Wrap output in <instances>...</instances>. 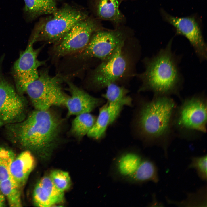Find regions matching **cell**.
Instances as JSON below:
<instances>
[{
  "label": "cell",
  "mask_w": 207,
  "mask_h": 207,
  "mask_svg": "<svg viewBox=\"0 0 207 207\" xmlns=\"http://www.w3.org/2000/svg\"><path fill=\"white\" fill-rule=\"evenodd\" d=\"M207 157L206 155L192 157L191 162L187 168L195 169L198 177L204 181L207 180Z\"/></svg>",
  "instance_id": "4316f807"
},
{
  "label": "cell",
  "mask_w": 207,
  "mask_h": 207,
  "mask_svg": "<svg viewBox=\"0 0 207 207\" xmlns=\"http://www.w3.org/2000/svg\"><path fill=\"white\" fill-rule=\"evenodd\" d=\"M76 116L72 122L71 132L76 137L81 138L87 134L93 126L96 119L90 113Z\"/></svg>",
  "instance_id": "7402d4cb"
},
{
  "label": "cell",
  "mask_w": 207,
  "mask_h": 207,
  "mask_svg": "<svg viewBox=\"0 0 207 207\" xmlns=\"http://www.w3.org/2000/svg\"><path fill=\"white\" fill-rule=\"evenodd\" d=\"M116 118L107 103L100 109L98 116L87 135L94 139H99L104 134L107 126L113 122Z\"/></svg>",
  "instance_id": "d6986e66"
},
{
  "label": "cell",
  "mask_w": 207,
  "mask_h": 207,
  "mask_svg": "<svg viewBox=\"0 0 207 207\" xmlns=\"http://www.w3.org/2000/svg\"><path fill=\"white\" fill-rule=\"evenodd\" d=\"M207 103L206 96L204 92L186 98L177 105L173 122L175 136L192 140L206 133Z\"/></svg>",
  "instance_id": "277c9868"
},
{
  "label": "cell",
  "mask_w": 207,
  "mask_h": 207,
  "mask_svg": "<svg viewBox=\"0 0 207 207\" xmlns=\"http://www.w3.org/2000/svg\"><path fill=\"white\" fill-rule=\"evenodd\" d=\"M33 197L35 206L48 207L62 202L64 194L55 187L49 176H45L35 186Z\"/></svg>",
  "instance_id": "9a60e30c"
},
{
  "label": "cell",
  "mask_w": 207,
  "mask_h": 207,
  "mask_svg": "<svg viewBox=\"0 0 207 207\" xmlns=\"http://www.w3.org/2000/svg\"><path fill=\"white\" fill-rule=\"evenodd\" d=\"M36 41L31 38L26 49L21 53L14 66V74L16 89L22 95L27 86L36 79L39 73L38 68L44 65L45 62L37 59L41 48L35 49L34 43Z\"/></svg>",
  "instance_id": "30bf717a"
},
{
  "label": "cell",
  "mask_w": 207,
  "mask_h": 207,
  "mask_svg": "<svg viewBox=\"0 0 207 207\" xmlns=\"http://www.w3.org/2000/svg\"><path fill=\"white\" fill-rule=\"evenodd\" d=\"M67 83L71 95L68 97L64 106L67 108L68 116L90 113L102 103L101 99L91 96L71 82Z\"/></svg>",
  "instance_id": "5bb4252c"
},
{
  "label": "cell",
  "mask_w": 207,
  "mask_h": 207,
  "mask_svg": "<svg viewBox=\"0 0 207 207\" xmlns=\"http://www.w3.org/2000/svg\"><path fill=\"white\" fill-rule=\"evenodd\" d=\"M5 197L0 189V207L5 206Z\"/></svg>",
  "instance_id": "83f0119b"
},
{
  "label": "cell",
  "mask_w": 207,
  "mask_h": 207,
  "mask_svg": "<svg viewBox=\"0 0 207 207\" xmlns=\"http://www.w3.org/2000/svg\"><path fill=\"white\" fill-rule=\"evenodd\" d=\"M177 106L171 96L154 95L143 104L139 113L138 125L142 136L150 145L162 148L166 157L175 136L173 122Z\"/></svg>",
  "instance_id": "3957f363"
},
{
  "label": "cell",
  "mask_w": 207,
  "mask_h": 207,
  "mask_svg": "<svg viewBox=\"0 0 207 207\" xmlns=\"http://www.w3.org/2000/svg\"><path fill=\"white\" fill-rule=\"evenodd\" d=\"M125 35L118 30H98L91 36L87 45L80 53V57L97 58L103 60L119 47L124 46Z\"/></svg>",
  "instance_id": "8fae6325"
},
{
  "label": "cell",
  "mask_w": 207,
  "mask_h": 207,
  "mask_svg": "<svg viewBox=\"0 0 207 207\" xmlns=\"http://www.w3.org/2000/svg\"><path fill=\"white\" fill-rule=\"evenodd\" d=\"M95 6L97 15L99 18L116 24L121 22L123 19L117 0H96Z\"/></svg>",
  "instance_id": "ac0fdd59"
},
{
  "label": "cell",
  "mask_w": 207,
  "mask_h": 207,
  "mask_svg": "<svg viewBox=\"0 0 207 207\" xmlns=\"http://www.w3.org/2000/svg\"><path fill=\"white\" fill-rule=\"evenodd\" d=\"M49 177L55 187L61 192H64L71 186V179L67 172L55 170L51 172Z\"/></svg>",
  "instance_id": "484cf974"
},
{
  "label": "cell",
  "mask_w": 207,
  "mask_h": 207,
  "mask_svg": "<svg viewBox=\"0 0 207 207\" xmlns=\"http://www.w3.org/2000/svg\"><path fill=\"white\" fill-rule=\"evenodd\" d=\"M123 46L118 47L110 57L102 60L94 70L91 80L95 85L100 87H106L124 76L127 64L122 52Z\"/></svg>",
  "instance_id": "7c38bea8"
},
{
  "label": "cell",
  "mask_w": 207,
  "mask_h": 207,
  "mask_svg": "<svg viewBox=\"0 0 207 207\" xmlns=\"http://www.w3.org/2000/svg\"><path fill=\"white\" fill-rule=\"evenodd\" d=\"M161 12L164 20L175 28L176 34L183 36L188 40L200 61L206 60L207 44L195 18L193 16L174 17L162 9Z\"/></svg>",
  "instance_id": "9c48e42d"
},
{
  "label": "cell",
  "mask_w": 207,
  "mask_h": 207,
  "mask_svg": "<svg viewBox=\"0 0 207 207\" xmlns=\"http://www.w3.org/2000/svg\"><path fill=\"white\" fill-rule=\"evenodd\" d=\"M27 107L25 98L0 75V127L23 120Z\"/></svg>",
  "instance_id": "ba28073f"
},
{
  "label": "cell",
  "mask_w": 207,
  "mask_h": 207,
  "mask_svg": "<svg viewBox=\"0 0 207 207\" xmlns=\"http://www.w3.org/2000/svg\"><path fill=\"white\" fill-rule=\"evenodd\" d=\"M144 157L139 152L128 150L116 156L111 168V175L115 180L130 183Z\"/></svg>",
  "instance_id": "4fadbf2b"
},
{
  "label": "cell",
  "mask_w": 207,
  "mask_h": 207,
  "mask_svg": "<svg viewBox=\"0 0 207 207\" xmlns=\"http://www.w3.org/2000/svg\"><path fill=\"white\" fill-rule=\"evenodd\" d=\"M206 187H204L196 192L188 193L187 197L181 201H175L167 200L168 202L179 206H207Z\"/></svg>",
  "instance_id": "603a6c76"
},
{
  "label": "cell",
  "mask_w": 207,
  "mask_h": 207,
  "mask_svg": "<svg viewBox=\"0 0 207 207\" xmlns=\"http://www.w3.org/2000/svg\"><path fill=\"white\" fill-rule=\"evenodd\" d=\"M23 12L26 20L30 22L41 16L49 15L57 9L56 0H24Z\"/></svg>",
  "instance_id": "e0dca14e"
},
{
  "label": "cell",
  "mask_w": 207,
  "mask_h": 207,
  "mask_svg": "<svg viewBox=\"0 0 207 207\" xmlns=\"http://www.w3.org/2000/svg\"><path fill=\"white\" fill-rule=\"evenodd\" d=\"M173 39L156 55L145 59V70L139 76L141 90L152 92L155 96L181 97L184 82L179 67L181 57L172 51Z\"/></svg>",
  "instance_id": "7a4b0ae2"
},
{
  "label": "cell",
  "mask_w": 207,
  "mask_h": 207,
  "mask_svg": "<svg viewBox=\"0 0 207 207\" xmlns=\"http://www.w3.org/2000/svg\"><path fill=\"white\" fill-rule=\"evenodd\" d=\"M40 21L32 37L37 41L54 44L77 22L88 17L83 10L66 5Z\"/></svg>",
  "instance_id": "5b68a950"
},
{
  "label": "cell",
  "mask_w": 207,
  "mask_h": 207,
  "mask_svg": "<svg viewBox=\"0 0 207 207\" xmlns=\"http://www.w3.org/2000/svg\"><path fill=\"white\" fill-rule=\"evenodd\" d=\"M0 189L10 206H22L20 188L11 177L0 182Z\"/></svg>",
  "instance_id": "44dd1931"
},
{
  "label": "cell",
  "mask_w": 207,
  "mask_h": 207,
  "mask_svg": "<svg viewBox=\"0 0 207 207\" xmlns=\"http://www.w3.org/2000/svg\"><path fill=\"white\" fill-rule=\"evenodd\" d=\"M35 161L31 152L26 150L16 157L11 166V177L21 188L34 169Z\"/></svg>",
  "instance_id": "2e32d148"
},
{
  "label": "cell",
  "mask_w": 207,
  "mask_h": 207,
  "mask_svg": "<svg viewBox=\"0 0 207 207\" xmlns=\"http://www.w3.org/2000/svg\"><path fill=\"white\" fill-rule=\"evenodd\" d=\"M15 157L11 150L0 147V182L11 177L10 167Z\"/></svg>",
  "instance_id": "cb8c5ba5"
},
{
  "label": "cell",
  "mask_w": 207,
  "mask_h": 207,
  "mask_svg": "<svg viewBox=\"0 0 207 207\" xmlns=\"http://www.w3.org/2000/svg\"><path fill=\"white\" fill-rule=\"evenodd\" d=\"M106 93L103 96L108 103H115L122 101H131V99L126 96V89L115 84L114 83L109 84L107 87Z\"/></svg>",
  "instance_id": "d4e9b609"
},
{
  "label": "cell",
  "mask_w": 207,
  "mask_h": 207,
  "mask_svg": "<svg viewBox=\"0 0 207 207\" xmlns=\"http://www.w3.org/2000/svg\"><path fill=\"white\" fill-rule=\"evenodd\" d=\"M94 19L87 18L76 24L58 42L53 52L58 57L79 54L85 48L92 34L99 29Z\"/></svg>",
  "instance_id": "52a82bcc"
},
{
  "label": "cell",
  "mask_w": 207,
  "mask_h": 207,
  "mask_svg": "<svg viewBox=\"0 0 207 207\" xmlns=\"http://www.w3.org/2000/svg\"><path fill=\"white\" fill-rule=\"evenodd\" d=\"M150 181H158L157 168L153 161L144 158L130 183L139 184Z\"/></svg>",
  "instance_id": "ffe728a7"
},
{
  "label": "cell",
  "mask_w": 207,
  "mask_h": 207,
  "mask_svg": "<svg viewBox=\"0 0 207 207\" xmlns=\"http://www.w3.org/2000/svg\"><path fill=\"white\" fill-rule=\"evenodd\" d=\"M61 124L49 109L35 110L22 121L5 126V133L13 143L46 159L57 145Z\"/></svg>",
  "instance_id": "6da1fadb"
},
{
  "label": "cell",
  "mask_w": 207,
  "mask_h": 207,
  "mask_svg": "<svg viewBox=\"0 0 207 207\" xmlns=\"http://www.w3.org/2000/svg\"><path fill=\"white\" fill-rule=\"evenodd\" d=\"M62 78L51 76L47 70L29 83L24 93L28 95L35 110H46L53 106L64 105L68 97L62 90Z\"/></svg>",
  "instance_id": "8992f818"
}]
</instances>
